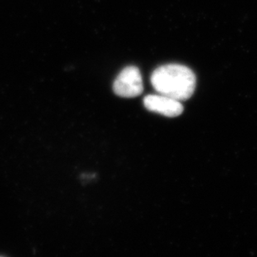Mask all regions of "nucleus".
I'll return each instance as SVG.
<instances>
[{
    "instance_id": "obj_3",
    "label": "nucleus",
    "mask_w": 257,
    "mask_h": 257,
    "mask_svg": "<svg viewBox=\"0 0 257 257\" xmlns=\"http://www.w3.org/2000/svg\"><path fill=\"white\" fill-rule=\"evenodd\" d=\"M143 102L146 108L151 112L169 117L180 116L183 112V106L180 101L159 93L148 95Z\"/></svg>"
},
{
    "instance_id": "obj_2",
    "label": "nucleus",
    "mask_w": 257,
    "mask_h": 257,
    "mask_svg": "<svg viewBox=\"0 0 257 257\" xmlns=\"http://www.w3.org/2000/svg\"><path fill=\"white\" fill-rule=\"evenodd\" d=\"M113 91L122 97H135L141 94L143 83L139 68L128 66L122 69L113 83Z\"/></svg>"
},
{
    "instance_id": "obj_1",
    "label": "nucleus",
    "mask_w": 257,
    "mask_h": 257,
    "mask_svg": "<svg viewBox=\"0 0 257 257\" xmlns=\"http://www.w3.org/2000/svg\"><path fill=\"white\" fill-rule=\"evenodd\" d=\"M154 89L180 102L192 97L197 79L189 68L181 64H168L157 68L151 77Z\"/></svg>"
}]
</instances>
